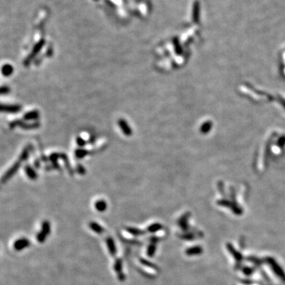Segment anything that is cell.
I'll use <instances>...</instances> for the list:
<instances>
[{
  "label": "cell",
  "instance_id": "52a82bcc",
  "mask_svg": "<svg viewBox=\"0 0 285 285\" xmlns=\"http://www.w3.org/2000/svg\"><path fill=\"white\" fill-rule=\"evenodd\" d=\"M125 230L129 232L130 235H133V236H141V235H144L145 234V232L144 230H140V229L135 228V227H126Z\"/></svg>",
  "mask_w": 285,
  "mask_h": 285
},
{
  "label": "cell",
  "instance_id": "ba28073f",
  "mask_svg": "<svg viewBox=\"0 0 285 285\" xmlns=\"http://www.w3.org/2000/svg\"><path fill=\"white\" fill-rule=\"evenodd\" d=\"M140 261L142 265H144V266L147 267V268H152V269H154V270L159 271V268H158L156 265H155V264L152 263L151 261H150L145 260V259H144V258H140Z\"/></svg>",
  "mask_w": 285,
  "mask_h": 285
},
{
  "label": "cell",
  "instance_id": "7a4b0ae2",
  "mask_svg": "<svg viewBox=\"0 0 285 285\" xmlns=\"http://www.w3.org/2000/svg\"><path fill=\"white\" fill-rule=\"evenodd\" d=\"M21 110V107L19 105H3V104H0V112L3 113H18Z\"/></svg>",
  "mask_w": 285,
  "mask_h": 285
},
{
  "label": "cell",
  "instance_id": "30bf717a",
  "mask_svg": "<svg viewBox=\"0 0 285 285\" xmlns=\"http://www.w3.org/2000/svg\"><path fill=\"white\" fill-rule=\"evenodd\" d=\"M95 208H96V209L98 212H103L106 210L107 204L104 200H98V201H97L96 203H95Z\"/></svg>",
  "mask_w": 285,
  "mask_h": 285
},
{
  "label": "cell",
  "instance_id": "4fadbf2b",
  "mask_svg": "<svg viewBox=\"0 0 285 285\" xmlns=\"http://www.w3.org/2000/svg\"><path fill=\"white\" fill-rule=\"evenodd\" d=\"M200 252V249L199 247H193V248L188 249L186 250V253L188 255H194V254H197Z\"/></svg>",
  "mask_w": 285,
  "mask_h": 285
},
{
  "label": "cell",
  "instance_id": "3957f363",
  "mask_svg": "<svg viewBox=\"0 0 285 285\" xmlns=\"http://www.w3.org/2000/svg\"><path fill=\"white\" fill-rule=\"evenodd\" d=\"M30 242L29 239H25V238H22V239H18L16 242L13 244V247L17 251H20V250H24V249L27 248L29 246Z\"/></svg>",
  "mask_w": 285,
  "mask_h": 285
},
{
  "label": "cell",
  "instance_id": "5bb4252c",
  "mask_svg": "<svg viewBox=\"0 0 285 285\" xmlns=\"http://www.w3.org/2000/svg\"><path fill=\"white\" fill-rule=\"evenodd\" d=\"M47 237H48V236H47L46 235H45V234H44L43 232L40 231L37 235V242H40V243H44V242H45V240H46Z\"/></svg>",
  "mask_w": 285,
  "mask_h": 285
},
{
  "label": "cell",
  "instance_id": "2e32d148",
  "mask_svg": "<svg viewBox=\"0 0 285 285\" xmlns=\"http://www.w3.org/2000/svg\"><path fill=\"white\" fill-rule=\"evenodd\" d=\"M10 91V90L8 87H0V94H6V93H8Z\"/></svg>",
  "mask_w": 285,
  "mask_h": 285
},
{
  "label": "cell",
  "instance_id": "7c38bea8",
  "mask_svg": "<svg viewBox=\"0 0 285 285\" xmlns=\"http://www.w3.org/2000/svg\"><path fill=\"white\" fill-rule=\"evenodd\" d=\"M155 252H156V244L150 243V245H149L148 248H147V256H148V257H154Z\"/></svg>",
  "mask_w": 285,
  "mask_h": 285
},
{
  "label": "cell",
  "instance_id": "8992f818",
  "mask_svg": "<svg viewBox=\"0 0 285 285\" xmlns=\"http://www.w3.org/2000/svg\"><path fill=\"white\" fill-rule=\"evenodd\" d=\"M1 71H2V74L4 76L9 77L13 73V67L10 64H5L2 67Z\"/></svg>",
  "mask_w": 285,
  "mask_h": 285
},
{
  "label": "cell",
  "instance_id": "9c48e42d",
  "mask_svg": "<svg viewBox=\"0 0 285 285\" xmlns=\"http://www.w3.org/2000/svg\"><path fill=\"white\" fill-rule=\"evenodd\" d=\"M40 231L43 232V233L45 234V235H46L47 236H49V234L51 233V225L50 223H49V221L45 220V221H44L43 223H42L41 230H40Z\"/></svg>",
  "mask_w": 285,
  "mask_h": 285
},
{
  "label": "cell",
  "instance_id": "9a60e30c",
  "mask_svg": "<svg viewBox=\"0 0 285 285\" xmlns=\"http://www.w3.org/2000/svg\"><path fill=\"white\" fill-rule=\"evenodd\" d=\"M25 170H26L27 175L29 176V177L30 179H36V177H37V176H36L35 173H34V170H32L31 168H29V167H26Z\"/></svg>",
  "mask_w": 285,
  "mask_h": 285
},
{
  "label": "cell",
  "instance_id": "e0dca14e",
  "mask_svg": "<svg viewBox=\"0 0 285 285\" xmlns=\"http://www.w3.org/2000/svg\"><path fill=\"white\" fill-rule=\"evenodd\" d=\"M149 240H150V242H151V243L156 244L157 242H159V240H160V239H159V238H158V237L152 236V237H150V239H149Z\"/></svg>",
  "mask_w": 285,
  "mask_h": 285
},
{
  "label": "cell",
  "instance_id": "6da1fadb",
  "mask_svg": "<svg viewBox=\"0 0 285 285\" xmlns=\"http://www.w3.org/2000/svg\"><path fill=\"white\" fill-rule=\"evenodd\" d=\"M114 270L117 274V278L120 281H124L125 275L123 272V261L120 258H117L114 262Z\"/></svg>",
  "mask_w": 285,
  "mask_h": 285
},
{
  "label": "cell",
  "instance_id": "5b68a950",
  "mask_svg": "<svg viewBox=\"0 0 285 285\" xmlns=\"http://www.w3.org/2000/svg\"><path fill=\"white\" fill-rule=\"evenodd\" d=\"M89 227H90V230H93V232L99 234V235H102V234H103L104 232H105L104 227H102L100 224H98V223H96V222L93 221L90 222V224H89Z\"/></svg>",
  "mask_w": 285,
  "mask_h": 285
},
{
  "label": "cell",
  "instance_id": "8fae6325",
  "mask_svg": "<svg viewBox=\"0 0 285 285\" xmlns=\"http://www.w3.org/2000/svg\"><path fill=\"white\" fill-rule=\"evenodd\" d=\"M162 228V224L155 223V224H151V225H150L147 227V231L150 232V233H155V232L160 230Z\"/></svg>",
  "mask_w": 285,
  "mask_h": 285
},
{
  "label": "cell",
  "instance_id": "277c9868",
  "mask_svg": "<svg viewBox=\"0 0 285 285\" xmlns=\"http://www.w3.org/2000/svg\"><path fill=\"white\" fill-rule=\"evenodd\" d=\"M105 242H106L107 247H108V250L109 251V253L112 256H115L116 253H117V247H116L115 242H114L113 239L111 238V237H108L105 240Z\"/></svg>",
  "mask_w": 285,
  "mask_h": 285
}]
</instances>
